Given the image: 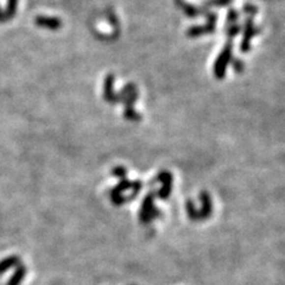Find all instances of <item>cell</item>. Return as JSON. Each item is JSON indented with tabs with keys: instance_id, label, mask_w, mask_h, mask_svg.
<instances>
[{
	"instance_id": "obj_6",
	"label": "cell",
	"mask_w": 285,
	"mask_h": 285,
	"mask_svg": "<svg viewBox=\"0 0 285 285\" xmlns=\"http://www.w3.org/2000/svg\"><path fill=\"white\" fill-rule=\"evenodd\" d=\"M176 4L181 7V10H183V12L188 17H198L201 14V8L194 6L192 4H188L184 0H176Z\"/></svg>"
},
{
	"instance_id": "obj_18",
	"label": "cell",
	"mask_w": 285,
	"mask_h": 285,
	"mask_svg": "<svg viewBox=\"0 0 285 285\" xmlns=\"http://www.w3.org/2000/svg\"><path fill=\"white\" fill-rule=\"evenodd\" d=\"M206 18H207V24L215 25L216 19H218V16H216V13L212 12V11H208V12L206 13Z\"/></svg>"
},
{
	"instance_id": "obj_12",
	"label": "cell",
	"mask_w": 285,
	"mask_h": 285,
	"mask_svg": "<svg viewBox=\"0 0 285 285\" xmlns=\"http://www.w3.org/2000/svg\"><path fill=\"white\" fill-rule=\"evenodd\" d=\"M239 12L234 8H230L229 11H228L227 13V17H226V24L228 25H233V24H236V22H238L239 19Z\"/></svg>"
},
{
	"instance_id": "obj_13",
	"label": "cell",
	"mask_w": 285,
	"mask_h": 285,
	"mask_svg": "<svg viewBox=\"0 0 285 285\" xmlns=\"http://www.w3.org/2000/svg\"><path fill=\"white\" fill-rule=\"evenodd\" d=\"M241 30H242V25L240 24L229 25L228 28H226V33H227L228 38H233V37L238 36V33H240Z\"/></svg>"
},
{
	"instance_id": "obj_1",
	"label": "cell",
	"mask_w": 285,
	"mask_h": 285,
	"mask_svg": "<svg viewBox=\"0 0 285 285\" xmlns=\"http://www.w3.org/2000/svg\"><path fill=\"white\" fill-rule=\"evenodd\" d=\"M232 57H233V43L232 41H228L226 44H225L220 55L216 58L215 63H214V76H215L216 79L222 80L226 76L228 63L230 62Z\"/></svg>"
},
{
	"instance_id": "obj_8",
	"label": "cell",
	"mask_w": 285,
	"mask_h": 285,
	"mask_svg": "<svg viewBox=\"0 0 285 285\" xmlns=\"http://www.w3.org/2000/svg\"><path fill=\"white\" fill-rule=\"evenodd\" d=\"M17 5H18V0H7L6 11H5L6 21L14 17V14H16V11H17Z\"/></svg>"
},
{
	"instance_id": "obj_4",
	"label": "cell",
	"mask_w": 285,
	"mask_h": 285,
	"mask_svg": "<svg viewBox=\"0 0 285 285\" xmlns=\"http://www.w3.org/2000/svg\"><path fill=\"white\" fill-rule=\"evenodd\" d=\"M114 81H115L114 75L108 74L104 81V99L111 104H118L119 99L116 96V93L114 92Z\"/></svg>"
},
{
	"instance_id": "obj_16",
	"label": "cell",
	"mask_w": 285,
	"mask_h": 285,
	"mask_svg": "<svg viewBox=\"0 0 285 285\" xmlns=\"http://www.w3.org/2000/svg\"><path fill=\"white\" fill-rule=\"evenodd\" d=\"M242 12L250 14V16H255V14L258 13V7L252 4H246V5H244V7H242Z\"/></svg>"
},
{
	"instance_id": "obj_7",
	"label": "cell",
	"mask_w": 285,
	"mask_h": 285,
	"mask_svg": "<svg viewBox=\"0 0 285 285\" xmlns=\"http://www.w3.org/2000/svg\"><path fill=\"white\" fill-rule=\"evenodd\" d=\"M18 261H19V259L17 256H7V258H5L4 260L0 261V273H4L5 271L11 269V267L14 266V265L18 263Z\"/></svg>"
},
{
	"instance_id": "obj_2",
	"label": "cell",
	"mask_w": 285,
	"mask_h": 285,
	"mask_svg": "<svg viewBox=\"0 0 285 285\" xmlns=\"http://www.w3.org/2000/svg\"><path fill=\"white\" fill-rule=\"evenodd\" d=\"M242 28H244V36H242L240 50L242 53H249L251 49V41H252L253 37L260 32V28H256L252 17H249L246 22H245V25L242 27Z\"/></svg>"
},
{
	"instance_id": "obj_15",
	"label": "cell",
	"mask_w": 285,
	"mask_h": 285,
	"mask_svg": "<svg viewBox=\"0 0 285 285\" xmlns=\"http://www.w3.org/2000/svg\"><path fill=\"white\" fill-rule=\"evenodd\" d=\"M229 2H232V0H207L204 2V6H225V5H228Z\"/></svg>"
},
{
	"instance_id": "obj_10",
	"label": "cell",
	"mask_w": 285,
	"mask_h": 285,
	"mask_svg": "<svg viewBox=\"0 0 285 285\" xmlns=\"http://www.w3.org/2000/svg\"><path fill=\"white\" fill-rule=\"evenodd\" d=\"M135 89H136V85L135 84H127L126 86H124V88H122L120 92L116 93V96H118L119 102L124 101V99L126 98L128 94H130L131 92H133Z\"/></svg>"
},
{
	"instance_id": "obj_3",
	"label": "cell",
	"mask_w": 285,
	"mask_h": 285,
	"mask_svg": "<svg viewBox=\"0 0 285 285\" xmlns=\"http://www.w3.org/2000/svg\"><path fill=\"white\" fill-rule=\"evenodd\" d=\"M35 24L39 28H48V30H59L63 25V23L59 18L56 17H48V16H37L35 18Z\"/></svg>"
},
{
	"instance_id": "obj_11",
	"label": "cell",
	"mask_w": 285,
	"mask_h": 285,
	"mask_svg": "<svg viewBox=\"0 0 285 285\" xmlns=\"http://www.w3.org/2000/svg\"><path fill=\"white\" fill-rule=\"evenodd\" d=\"M137 100H138V90H137V88H136L133 92H131L130 94H128L122 102H124L126 107H133V105L136 104Z\"/></svg>"
},
{
	"instance_id": "obj_19",
	"label": "cell",
	"mask_w": 285,
	"mask_h": 285,
	"mask_svg": "<svg viewBox=\"0 0 285 285\" xmlns=\"http://www.w3.org/2000/svg\"><path fill=\"white\" fill-rule=\"evenodd\" d=\"M0 22H6V17H5V12H2L0 8Z\"/></svg>"
},
{
	"instance_id": "obj_5",
	"label": "cell",
	"mask_w": 285,
	"mask_h": 285,
	"mask_svg": "<svg viewBox=\"0 0 285 285\" xmlns=\"http://www.w3.org/2000/svg\"><path fill=\"white\" fill-rule=\"evenodd\" d=\"M215 32V25H196V27H192L187 30L188 37H198L201 35H206V33H213Z\"/></svg>"
},
{
	"instance_id": "obj_9",
	"label": "cell",
	"mask_w": 285,
	"mask_h": 285,
	"mask_svg": "<svg viewBox=\"0 0 285 285\" xmlns=\"http://www.w3.org/2000/svg\"><path fill=\"white\" fill-rule=\"evenodd\" d=\"M24 276H25V269L23 266H21L18 270L16 271V273L12 276V278L8 281L7 285H19L21 284V282L23 281V278H24Z\"/></svg>"
},
{
	"instance_id": "obj_14",
	"label": "cell",
	"mask_w": 285,
	"mask_h": 285,
	"mask_svg": "<svg viewBox=\"0 0 285 285\" xmlns=\"http://www.w3.org/2000/svg\"><path fill=\"white\" fill-rule=\"evenodd\" d=\"M124 116L126 119H130V120H138V119H141V114H139L138 112H136L133 107H126Z\"/></svg>"
},
{
	"instance_id": "obj_17",
	"label": "cell",
	"mask_w": 285,
	"mask_h": 285,
	"mask_svg": "<svg viewBox=\"0 0 285 285\" xmlns=\"http://www.w3.org/2000/svg\"><path fill=\"white\" fill-rule=\"evenodd\" d=\"M233 64V69H234L236 73H241L245 68V63L241 61L240 58H234L232 62Z\"/></svg>"
}]
</instances>
